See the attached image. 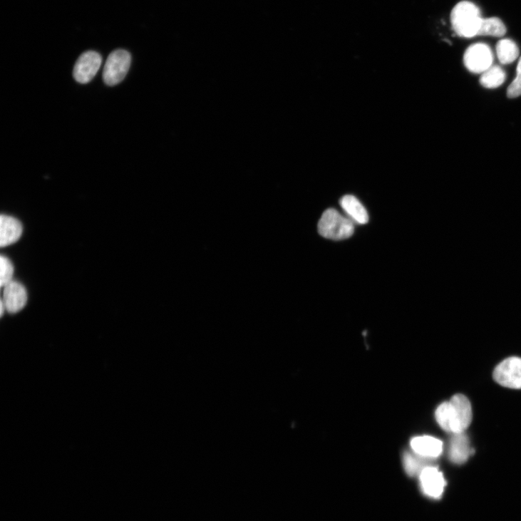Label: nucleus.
Segmentation results:
<instances>
[{"instance_id":"obj_9","label":"nucleus","mask_w":521,"mask_h":521,"mask_svg":"<svg viewBox=\"0 0 521 521\" xmlns=\"http://www.w3.org/2000/svg\"><path fill=\"white\" fill-rule=\"evenodd\" d=\"M27 300V292L21 283L11 281L5 287L2 301L9 313L15 314L22 310L25 307Z\"/></svg>"},{"instance_id":"obj_16","label":"nucleus","mask_w":521,"mask_h":521,"mask_svg":"<svg viewBox=\"0 0 521 521\" xmlns=\"http://www.w3.org/2000/svg\"><path fill=\"white\" fill-rule=\"evenodd\" d=\"M507 32L504 23L496 17L483 19L478 36L502 37Z\"/></svg>"},{"instance_id":"obj_7","label":"nucleus","mask_w":521,"mask_h":521,"mask_svg":"<svg viewBox=\"0 0 521 521\" xmlns=\"http://www.w3.org/2000/svg\"><path fill=\"white\" fill-rule=\"evenodd\" d=\"M103 63L102 56L96 52L83 53L73 68L75 80L82 84L89 83L98 73Z\"/></svg>"},{"instance_id":"obj_12","label":"nucleus","mask_w":521,"mask_h":521,"mask_svg":"<svg viewBox=\"0 0 521 521\" xmlns=\"http://www.w3.org/2000/svg\"><path fill=\"white\" fill-rule=\"evenodd\" d=\"M475 450L470 448V443L465 433L453 434L450 440L449 458L456 464H463Z\"/></svg>"},{"instance_id":"obj_19","label":"nucleus","mask_w":521,"mask_h":521,"mask_svg":"<svg viewBox=\"0 0 521 521\" xmlns=\"http://www.w3.org/2000/svg\"><path fill=\"white\" fill-rule=\"evenodd\" d=\"M507 96L510 99L521 96V57L517 63L516 77L507 88Z\"/></svg>"},{"instance_id":"obj_14","label":"nucleus","mask_w":521,"mask_h":521,"mask_svg":"<svg viewBox=\"0 0 521 521\" xmlns=\"http://www.w3.org/2000/svg\"><path fill=\"white\" fill-rule=\"evenodd\" d=\"M496 53L500 63L507 65L515 61L519 56L516 43L510 38L500 40L496 45Z\"/></svg>"},{"instance_id":"obj_13","label":"nucleus","mask_w":521,"mask_h":521,"mask_svg":"<svg viewBox=\"0 0 521 521\" xmlns=\"http://www.w3.org/2000/svg\"><path fill=\"white\" fill-rule=\"evenodd\" d=\"M341 205L352 221L361 225H365L368 222V212L363 205L355 197L351 195L344 197L341 201Z\"/></svg>"},{"instance_id":"obj_2","label":"nucleus","mask_w":521,"mask_h":521,"mask_svg":"<svg viewBox=\"0 0 521 521\" xmlns=\"http://www.w3.org/2000/svg\"><path fill=\"white\" fill-rule=\"evenodd\" d=\"M483 17L480 9L469 1L458 3L453 9L450 21L456 34L463 38L478 36Z\"/></svg>"},{"instance_id":"obj_18","label":"nucleus","mask_w":521,"mask_h":521,"mask_svg":"<svg viewBox=\"0 0 521 521\" xmlns=\"http://www.w3.org/2000/svg\"><path fill=\"white\" fill-rule=\"evenodd\" d=\"M0 268H1L0 285L1 287H5L12 281L14 268L11 262L4 256H1L0 258Z\"/></svg>"},{"instance_id":"obj_5","label":"nucleus","mask_w":521,"mask_h":521,"mask_svg":"<svg viewBox=\"0 0 521 521\" xmlns=\"http://www.w3.org/2000/svg\"><path fill=\"white\" fill-rule=\"evenodd\" d=\"M494 56L490 47L485 43H477L468 47L463 63L468 71L480 74L492 66Z\"/></svg>"},{"instance_id":"obj_3","label":"nucleus","mask_w":521,"mask_h":521,"mask_svg":"<svg viewBox=\"0 0 521 521\" xmlns=\"http://www.w3.org/2000/svg\"><path fill=\"white\" fill-rule=\"evenodd\" d=\"M319 234L324 238L341 241L349 239L354 232V225L351 219L341 215L334 209L326 210L318 224Z\"/></svg>"},{"instance_id":"obj_6","label":"nucleus","mask_w":521,"mask_h":521,"mask_svg":"<svg viewBox=\"0 0 521 521\" xmlns=\"http://www.w3.org/2000/svg\"><path fill=\"white\" fill-rule=\"evenodd\" d=\"M493 376L503 387L521 389V358L511 357L504 360L495 368Z\"/></svg>"},{"instance_id":"obj_4","label":"nucleus","mask_w":521,"mask_h":521,"mask_svg":"<svg viewBox=\"0 0 521 521\" xmlns=\"http://www.w3.org/2000/svg\"><path fill=\"white\" fill-rule=\"evenodd\" d=\"M131 63L130 54L124 50L113 52L108 58L104 71V82L110 86L118 85L125 78Z\"/></svg>"},{"instance_id":"obj_8","label":"nucleus","mask_w":521,"mask_h":521,"mask_svg":"<svg viewBox=\"0 0 521 521\" xmlns=\"http://www.w3.org/2000/svg\"><path fill=\"white\" fill-rule=\"evenodd\" d=\"M422 492L426 496L438 499L443 495L446 482L439 469L433 465L425 466L419 475Z\"/></svg>"},{"instance_id":"obj_17","label":"nucleus","mask_w":521,"mask_h":521,"mask_svg":"<svg viewBox=\"0 0 521 521\" xmlns=\"http://www.w3.org/2000/svg\"><path fill=\"white\" fill-rule=\"evenodd\" d=\"M425 459L416 453L406 452L403 457V463L407 475L411 477L419 476L421 470L428 466L424 464Z\"/></svg>"},{"instance_id":"obj_20","label":"nucleus","mask_w":521,"mask_h":521,"mask_svg":"<svg viewBox=\"0 0 521 521\" xmlns=\"http://www.w3.org/2000/svg\"><path fill=\"white\" fill-rule=\"evenodd\" d=\"M4 308H6L5 307V305H4V302H3V301H1V312H0V313H1V316H3L4 314Z\"/></svg>"},{"instance_id":"obj_1","label":"nucleus","mask_w":521,"mask_h":521,"mask_svg":"<svg viewBox=\"0 0 521 521\" xmlns=\"http://www.w3.org/2000/svg\"><path fill=\"white\" fill-rule=\"evenodd\" d=\"M435 417L440 428L445 432L453 434L465 433L473 417L470 403L465 396L455 395L449 402L439 406Z\"/></svg>"},{"instance_id":"obj_11","label":"nucleus","mask_w":521,"mask_h":521,"mask_svg":"<svg viewBox=\"0 0 521 521\" xmlns=\"http://www.w3.org/2000/svg\"><path fill=\"white\" fill-rule=\"evenodd\" d=\"M411 446L414 453L426 459L438 458L443 450V442L430 436L416 437L412 439Z\"/></svg>"},{"instance_id":"obj_10","label":"nucleus","mask_w":521,"mask_h":521,"mask_svg":"<svg viewBox=\"0 0 521 521\" xmlns=\"http://www.w3.org/2000/svg\"><path fill=\"white\" fill-rule=\"evenodd\" d=\"M23 233V226L19 220L8 215L0 218V246L6 247L17 242Z\"/></svg>"},{"instance_id":"obj_15","label":"nucleus","mask_w":521,"mask_h":521,"mask_svg":"<svg viewBox=\"0 0 521 521\" xmlns=\"http://www.w3.org/2000/svg\"><path fill=\"white\" fill-rule=\"evenodd\" d=\"M506 79V73L498 66H492L480 77V83L487 88H498L503 84Z\"/></svg>"}]
</instances>
